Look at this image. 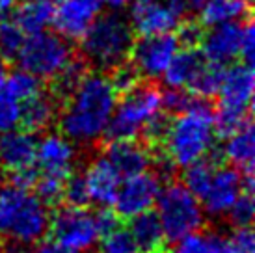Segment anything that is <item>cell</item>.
Listing matches in <instances>:
<instances>
[{
  "instance_id": "cell-4",
  "label": "cell",
  "mask_w": 255,
  "mask_h": 253,
  "mask_svg": "<svg viewBox=\"0 0 255 253\" xmlns=\"http://www.w3.org/2000/svg\"><path fill=\"white\" fill-rule=\"evenodd\" d=\"M49 205L30 188H0V239L15 248L37 244L49 233Z\"/></svg>"
},
{
  "instance_id": "cell-33",
  "label": "cell",
  "mask_w": 255,
  "mask_h": 253,
  "mask_svg": "<svg viewBox=\"0 0 255 253\" xmlns=\"http://www.w3.org/2000/svg\"><path fill=\"white\" fill-rule=\"evenodd\" d=\"M227 216H229V220H231V224H233L235 227L252 225L254 216H255L254 190H244L241 196L237 197V201L231 205Z\"/></svg>"
},
{
  "instance_id": "cell-30",
  "label": "cell",
  "mask_w": 255,
  "mask_h": 253,
  "mask_svg": "<svg viewBox=\"0 0 255 253\" xmlns=\"http://www.w3.org/2000/svg\"><path fill=\"white\" fill-rule=\"evenodd\" d=\"M26 35L15 21L0 19V56L4 60H15Z\"/></svg>"
},
{
  "instance_id": "cell-21",
  "label": "cell",
  "mask_w": 255,
  "mask_h": 253,
  "mask_svg": "<svg viewBox=\"0 0 255 253\" xmlns=\"http://www.w3.org/2000/svg\"><path fill=\"white\" fill-rule=\"evenodd\" d=\"M128 224V233L134 240L138 253H164L166 250V237L162 225L158 222L156 212L145 211L132 216Z\"/></svg>"
},
{
  "instance_id": "cell-47",
  "label": "cell",
  "mask_w": 255,
  "mask_h": 253,
  "mask_svg": "<svg viewBox=\"0 0 255 253\" xmlns=\"http://www.w3.org/2000/svg\"><path fill=\"white\" fill-rule=\"evenodd\" d=\"M0 253H2V250H0Z\"/></svg>"
},
{
  "instance_id": "cell-14",
  "label": "cell",
  "mask_w": 255,
  "mask_h": 253,
  "mask_svg": "<svg viewBox=\"0 0 255 253\" xmlns=\"http://www.w3.org/2000/svg\"><path fill=\"white\" fill-rule=\"evenodd\" d=\"M77 162V145L67 136L47 132L36 143L37 175L65 181Z\"/></svg>"
},
{
  "instance_id": "cell-20",
  "label": "cell",
  "mask_w": 255,
  "mask_h": 253,
  "mask_svg": "<svg viewBox=\"0 0 255 253\" xmlns=\"http://www.w3.org/2000/svg\"><path fill=\"white\" fill-rule=\"evenodd\" d=\"M254 126L252 121H246L237 130L226 136L224 155L227 162L241 171L242 175H254L255 168V145H254Z\"/></svg>"
},
{
  "instance_id": "cell-13",
  "label": "cell",
  "mask_w": 255,
  "mask_h": 253,
  "mask_svg": "<svg viewBox=\"0 0 255 253\" xmlns=\"http://www.w3.org/2000/svg\"><path fill=\"white\" fill-rule=\"evenodd\" d=\"M162 188V179L156 171H142L130 177H123L118 188L114 207L121 218H132L136 214L151 211Z\"/></svg>"
},
{
  "instance_id": "cell-32",
  "label": "cell",
  "mask_w": 255,
  "mask_h": 253,
  "mask_svg": "<svg viewBox=\"0 0 255 253\" xmlns=\"http://www.w3.org/2000/svg\"><path fill=\"white\" fill-rule=\"evenodd\" d=\"M22 103L11 93L0 88V134L9 132L21 125Z\"/></svg>"
},
{
  "instance_id": "cell-48",
  "label": "cell",
  "mask_w": 255,
  "mask_h": 253,
  "mask_svg": "<svg viewBox=\"0 0 255 253\" xmlns=\"http://www.w3.org/2000/svg\"><path fill=\"white\" fill-rule=\"evenodd\" d=\"M134 253H138V252H134Z\"/></svg>"
},
{
  "instance_id": "cell-39",
  "label": "cell",
  "mask_w": 255,
  "mask_h": 253,
  "mask_svg": "<svg viewBox=\"0 0 255 253\" xmlns=\"http://www.w3.org/2000/svg\"><path fill=\"white\" fill-rule=\"evenodd\" d=\"M203 28H201V24L196 21H188L181 24V28H179V35L177 39L181 45H186V47H196L201 43V37H203Z\"/></svg>"
},
{
  "instance_id": "cell-46",
  "label": "cell",
  "mask_w": 255,
  "mask_h": 253,
  "mask_svg": "<svg viewBox=\"0 0 255 253\" xmlns=\"http://www.w3.org/2000/svg\"><path fill=\"white\" fill-rule=\"evenodd\" d=\"M0 184H2V171H0Z\"/></svg>"
},
{
  "instance_id": "cell-35",
  "label": "cell",
  "mask_w": 255,
  "mask_h": 253,
  "mask_svg": "<svg viewBox=\"0 0 255 253\" xmlns=\"http://www.w3.org/2000/svg\"><path fill=\"white\" fill-rule=\"evenodd\" d=\"M62 197L67 201V205H73V207H86L90 203L88 186H86L82 173H69L67 175L64 190H62Z\"/></svg>"
},
{
  "instance_id": "cell-12",
  "label": "cell",
  "mask_w": 255,
  "mask_h": 253,
  "mask_svg": "<svg viewBox=\"0 0 255 253\" xmlns=\"http://www.w3.org/2000/svg\"><path fill=\"white\" fill-rule=\"evenodd\" d=\"M127 7L128 24L140 35L171 32L184 13L181 0H132Z\"/></svg>"
},
{
  "instance_id": "cell-9",
  "label": "cell",
  "mask_w": 255,
  "mask_h": 253,
  "mask_svg": "<svg viewBox=\"0 0 255 253\" xmlns=\"http://www.w3.org/2000/svg\"><path fill=\"white\" fill-rule=\"evenodd\" d=\"M49 233L56 244L71 253L92 252L103 237L97 212L73 205H67L50 216Z\"/></svg>"
},
{
  "instance_id": "cell-38",
  "label": "cell",
  "mask_w": 255,
  "mask_h": 253,
  "mask_svg": "<svg viewBox=\"0 0 255 253\" xmlns=\"http://www.w3.org/2000/svg\"><path fill=\"white\" fill-rule=\"evenodd\" d=\"M114 73L110 77V82H112L114 90L118 93H125L128 90H132L136 84H138V78L140 75L136 73V69L132 65H125V63H120L118 67H114Z\"/></svg>"
},
{
  "instance_id": "cell-15",
  "label": "cell",
  "mask_w": 255,
  "mask_h": 253,
  "mask_svg": "<svg viewBox=\"0 0 255 253\" xmlns=\"http://www.w3.org/2000/svg\"><path fill=\"white\" fill-rule=\"evenodd\" d=\"M103 6L105 0H58L52 11V24L65 39H80Z\"/></svg>"
},
{
  "instance_id": "cell-6",
  "label": "cell",
  "mask_w": 255,
  "mask_h": 253,
  "mask_svg": "<svg viewBox=\"0 0 255 253\" xmlns=\"http://www.w3.org/2000/svg\"><path fill=\"white\" fill-rule=\"evenodd\" d=\"M254 90L255 73L252 69V63H235L224 71L222 84L216 93L220 97L218 112L214 114L216 134L226 138L227 134L250 121Z\"/></svg>"
},
{
  "instance_id": "cell-18",
  "label": "cell",
  "mask_w": 255,
  "mask_h": 253,
  "mask_svg": "<svg viewBox=\"0 0 255 253\" xmlns=\"http://www.w3.org/2000/svg\"><path fill=\"white\" fill-rule=\"evenodd\" d=\"M37 140L28 130L13 128L0 134V169L17 171V169L36 166Z\"/></svg>"
},
{
  "instance_id": "cell-22",
  "label": "cell",
  "mask_w": 255,
  "mask_h": 253,
  "mask_svg": "<svg viewBox=\"0 0 255 253\" xmlns=\"http://www.w3.org/2000/svg\"><path fill=\"white\" fill-rule=\"evenodd\" d=\"M56 120L58 103L54 95H47V93L39 92L22 103L21 125L24 126V130H28L32 134L45 132Z\"/></svg>"
},
{
  "instance_id": "cell-11",
  "label": "cell",
  "mask_w": 255,
  "mask_h": 253,
  "mask_svg": "<svg viewBox=\"0 0 255 253\" xmlns=\"http://www.w3.org/2000/svg\"><path fill=\"white\" fill-rule=\"evenodd\" d=\"M179 39L170 32L142 35L140 41H132L128 50L130 65L143 78H160L179 50Z\"/></svg>"
},
{
  "instance_id": "cell-3",
  "label": "cell",
  "mask_w": 255,
  "mask_h": 253,
  "mask_svg": "<svg viewBox=\"0 0 255 253\" xmlns=\"http://www.w3.org/2000/svg\"><path fill=\"white\" fill-rule=\"evenodd\" d=\"M166 158L175 168H186L211 155L216 141L214 112L211 106L196 99L186 110L168 123L162 136Z\"/></svg>"
},
{
  "instance_id": "cell-42",
  "label": "cell",
  "mask_w": 255,
  "mask_h": 253,
  "mask_svg": "<svg viewBox=\"0 0 255 253\" xmlns=\"http://www.w3.org/2000/svg\"><path fill=\"white\" fill-rule=\"evenodd\" d=\"M207 0H181L184 11H199Z\"/></svg>"
},
{
  "instance_id": "cell-31",
  "label": "cell",
  "mask_w": 255,
  "mask_h": 253,
  "mask_svg": "<svg viewBox=\"0 0 255 253\" xmlns=\"http://www.w3.org/2000/svg\"><path fill=\"white\" fill-rule=\"evenodd\" d=\"M4 90L11 93L13 97H17L21 103L28 101L30 97H34L36 93L41 92V84H39V78H36L34 75H30L26 71H15L13 75H7L4 84Z\"/></svg>"
},
{
  "instance_id": "cell-29",
  "label": "cell",
  "mask_w": 255,
  "mask_h": 253,
  "mask_svg": "<svg viewBox=\"0 0 255 253\" xmlns=\"http://www.w3.org/2000/svg\"><path fill=\"white\" fill-rule=\"evenodd\" d=\"M214 168H216V166H214V162L209 160V156H207V158H201V160H198V162H192V164H188V166L184 168L183 184L190 190L194 196L201 197L203 192H205V188L209 186V181H211V177H213Z\"/></svg>"
},
{
  "instance_id": "cell-36",
  "label": "cell",
  "mask_w": 255,
  "mask_h": 253,
  "mask_svg": "<svg viewBox=\"0 0 255 253\" xmlns=\"http://www.w3.org/2000/svg\"><path fill=\"white\" fill-rule=\"evenodd\" d=\"M226 253H255V237L252 227H235L226 239Z\"/></svg>"
},
{
  "instance_id": "cell-1",
  "label": "cell",
  "mask_w": 255,
  "mask_h": 253,
  "mask_svg": "<svg viewBox=\"0 0 255 253\" xmlns=\"http://www.w3.org/2000/svg\"><path fill=\"white\" fill-rule=\"evenodd\" d=\"M64 101V108L58 114L62 134L75 145H92L107 134L118 103V92L110 77L103 73H86L80 84Z\"/></svg>"
},
{
  "instance_id": "cell-34",
  "label": "cell",
  "mask_w": 255,
  "mask_h": 253,
  "mask_svg": "<svg viewBox=\"0 0 255 253\" xmlns=\"http://www.w3.org/2000/svg\"><path fill=\"white\" fill-rule=\"evenodd\" d=\"M103 253H134L136 246L134 240L130 237L128 229L121 227L120 224L114 229L103 235Z\"/></svg>"
},
{
  "instance_id": "cell-5",
  "label": "cell",
  "mask_w": 255,
  "mask_h": 253,
  "mask_svg": "<svg viewBox=\"0 0 255 253\" xmlns=\"http://www.w3.org/2000/svg\"><path fill=\"white\" fill-rule=\"evenodd\" d=\"M132 47V28L120 13L97 15L80 35V52L88 63L112 71L123 63Z\"/></svg>"
},
{
  "instance_id": "cell-25",
  "label": "cell",
  "mask_w": 255,
  "mask_h": 253,
  "mask_svg": "<svg viewBox=\"0 0 255 253\" xmlns=\"http://www.w3.org/2000/svg\"><path fill=\"white\" fill-rule=\"evenodd\" d=\"M54 4L50 0H24L15 11L13 21L22 28L24 34H36L47 30L52 22Z\"/></svg>"
},
{
  "instance_id": "cell-8",
  "label": "cell",
  "mask_w": 255,
  "mask_h": 253,
  "mask_svg": "<svg viewBox=\"0 0 255 253\" xmlns=\"http://www.w3.org/2000/svg\"><path fill=\"white\" fill-rule=\"evenodd\" d=\"M15 60L39 80H52L73 60V50L64 35L41 30L24 39Z\"/></svg>"
},
{
  "instance_id": "cell-41",
  "label": "cell",
  "mask_w": 255,
  "mask_h": 253,
  "mask_svg": "<svg viewBox=\"0 0 255 253\" xmlns=\"http://www.w3.org/2000/svg\"><path fill=\"white\" fill-rule=\"evenodd\" d=\"M255 54V32L252 24H244V34H242V43H241V58H244V62L252 63Z\"/></svg>"
},
{
  "instance_id": "cell-16",
  "label": "cell",
  "mask_w": 255,
  "mask_h": 253,
  "mask_svg": "<svg viewBox=\"0 0 255 253\" xmlns=\"http://www.w3.org/2000/svg\"><path fill=\"white\" fill-rule=\"evenodd\" d=\"M244 34V24L241 22H224L214 24L201 37V54L205 60L218 65L235 62L241 58V43Z\"/></svg>"
},
{
  "instance_id": "cell-40",
  "label": "cell",
  "mask_w": 255,
  "mask_h": 253,
  "mask_svg": "<svg viewBox=\"0 0 255 253\" xmlns=\"http://www.w3.org/2000/svg\"><path fill=\"white\" fill-rule=\"evenodd\" d=\"M7 253H71L67 252L65 248H62L60 244H56L54 240H39L37 244H32L26 248H11Z\"/></svg>"
},
{
  "instance_id": "cell-44",
  "label": "cell",
  "mask_w": 255,
  "mask_h": 253,
  "mask_svg": "<svg viewBox=\"0 0 255 253\" xmlns=\"http://www.w3.org/2000/svg\"><path fill=\"white\" fill-rule=\"evenodd\" d=\"M132 0H105V4L112 7V9H123V7H127Z\"/></svg>"
},
{
  "instance_id": "cell-23",
  "label": "cell",
  "mask_w": 255,
  "mask_h": 253,
  "mask_svg": "<svg viewBox=\"0 0 255 253\" xmlns=\"http://www.w3.org/2000/svg\"><path fill=\"white\" fill-rule=\"evenodd\" d=\"M205 63V58L201 52L196 50V47H186V49H179L177 54L173 56L170 62L168 69L164 71V82L168 88H183L188 90L192 84L194 77L198 75L199 67Z\"/></svg>"
},
{
  "instance_id": "cell-17",
  "label": "cell",
  "mask_w": 255,
  "mask_h": 253,
  "mask_svg": "<svg viewBox=\"0 0 255 253\" xmlns=\"http://www.w3.org/2000/svg\"><path fill=\"white\" fill-rule=\"evenodd\" d=\"M88 186V196L90 201L95 203L101 209H107L114 203L118 188L121 184V175L116 171L112 164L108 162L105 155L93 158L86 171L82 173Z\"/></svg>"
},
{
  "instance_id": "cell-28",
  "label": "cell",
  "mask_w": 255,
  "mask_h": 253,
  "mask_svg": "<svg viewBox=\"0 0 255 253\" xmlns=\"http://www.w3.org/2000/svg\"><path fill=\"white\" fill-rule=\"evenodd\" d=\"M86 73L88 71H86L84 62L73 58L71 62L67 63L56 77L52 78V82H54V86H52V95L56 99H65L80 84V80L84 78Z\"/></svg>"
},
{
  "instance_id": "cell-2",
  "label": "cell",
  "mask_w": 255,
  "mask_h": 253,
  "mask_svg": "<svg viewBox=\"0 0 255 253\" xmlns=\"http://www.w3.org/2000/svg\"><path fill=\"white\" fill-rule=\"evenodd\" d=\"M114 106L107 136L110 140H136L143 136L149 141H160L168 121L164 118L162 92L155 86L136 84L121 93Z\"/></svg>"
},
{
  "instance_id": "cell-24",
  "label": "cell",
  "mask_w": 255,
  "mask_h": 253,
  "mask_svg": "<svg viewBox=\"0 0 255 253\" xmlns=\"http://www.w3.org/2000/svg\"><path fill=\"white\" fill-rule=\"evenodd\" d=\"M250 0H207L201 11V21L207 26L224 22H241L250 15Z\"/></svg>"
},
{
  "instance_id": "cell-19",
  "label": "cell",
  "mask_w": 255,
  "mask_h": 253,
  "mask_svg": "<svg viewBox=\"0 0 255 253\" xmlns=\"http://www.w3.org/2000/svg\"><path fill=\"white\" fill-rule=\"evenodd\" d=\"M105 156L116 168L121 179L147 171L149 166H153L151 151L136 140H110Z\"/></svg>"
},
{
  "instance_id": "cell-43",
  "label": "cell",
  "mask_w": 255,
  "mask_h": 253,
  "mask_svg": "<svg viewBox=\"0 0 255 253\" xmlns=\"http://www.w3.org/2000/svg\"><path fill=\"white\" fill-rule=\"evenodd\" d=\"M15 0H0V19H4L13 11Z\"/></svg>"
},
{
  "instance_id": "cell-27",
  "label": "cell",
  "mask_w": 255,
  "mask_h": 253,
  "mask_svg": "<svg viewBox=\"0 0 255 253\" xmlns=\"http://www.w3.org/2000/svg\"><path fill=\"white\" fill-rule=\"evenodd\" d=\"M224 69L218 63H213L205 60V63L199 67L198 75L194 77L192 84L188 86V92L194 93L199 99H209L218 93V88L222 84Z\"/></svg>"
},
{
  "instance_id": "cell-26",
  "label": "cell",
  "mask_w": 255,
  "mask_h": 253,
  "mask_svg": "<svg viewBox=\"0 0 255 253\" xmlns=\"http://www.w3.org/2000/svg\"><path fill=\"white\" fill-rule=\"evenodd\" d=\"M170 253H226V237L218 231H198L173 242Z\"/></svg>"
},
{
  "instance_id": "cell-45",
  "label": "cell",
  "mask_w": 255,
  "mask_h": 253,
  "mask_svg": "<svg viewBox=\"0 0 255 253\" xmlns=\"http://www.w3.org/2000/svg\"><path fill=\"white\" fill-rule=\"evenodd\" d=\"M7 77V67H6V60L0 56V88H2V84H4V80H6Z\"/></svg>"
},
{
  "instance_id": "cell-10",
  "label": "cell",
  "mask_w": 255,
  "mask_h": 253,
  "mask_svg": "<svg viewBox=\"0 0 255 253\" xmlns=\"http://www.w3.org/2000/svg\"><path fill=\"white\" fill-rule=\"evenodd\" d=\"M244 190H254V175H242L233 166H216L199 201L205 216L224 218Z\"/></svg>"
},
{
  "instance_id": "cell-37",
  "label": "cell",
  "mask_w": 255,
  "mask_h": 253,
  "mask_svg": "<svg viewBox=\"0 0 255 253\" xmlns=\"http://www.w3.org/2000/svg\"><path fill=\"white\" fill-rule=\"evenodd\" d=\"M196 99L192 97V93L188 90H183V88H168L162 93V106L164 110H168V112L179 114L183 112V110H186Z\"/></svg>"
},
{
  "instance_id": "cell-7",
  "label": "cell",
  "mask_w": 255,
  "mask_h": 253,
  "mask_svg": "<svg viewBox=\"0 0 255 253\" xmlns=\"http://www.w3.org/2000/svg\"><path fill=\"white\" fill-rule=\"evenodd\" d=\"M156 216L166 242H175L205 224V211L198 196L183 183H168L156 197Z\"/></svg>"
}]
</instances>
